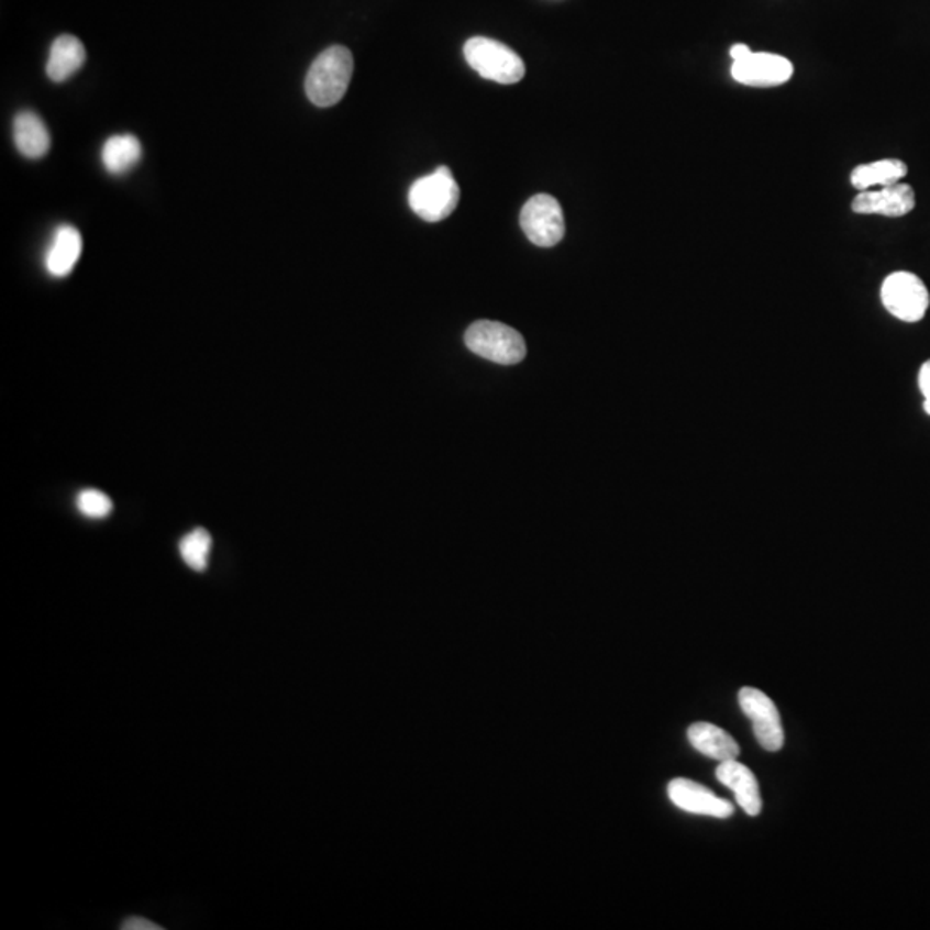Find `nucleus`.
Returning a JSON list of instances; mask_svg holds the SVG:
<instances>
[{"instance_id": "1", "label": "nucleus", "mask_w": 930, "mask_h": 930, "mask_svg": "<svg viewBox=\"0 0 930 930\" xmlns=\"http://www.w3.org/2000/svg\"><path fill=\"white\" fill-rule=\"evenodd\" d=\"M354 75V56L343 45L322 51L310 64L306 76V93L318 108H331L345 97Z\"/></svg>"}, {"instance_id": "2", "label": "nucleus", "mask_w": 930, "mask_h": 930, "mask_svg": "<svg viewBox=\"0 0 930 930\" xmlns=\"http://www.w3.org/2000/svg\"><path fill=\"white\" fill-rule=\"evenodd\" d=\"M464 56L470 68L486 80L513 85L524 78V60L509 45L494 38L474 36L465 42Z\"/></svg>"}, {"instance_id": "3", "label": "nucleus", "mask_w": 930, "mask_h": 930, "mask_svg": "<svg viewBox=\"0 0 930 930\" xmlns=\"http://www.w3.org/2000/svg\"><path fill=\"white\" fill-rule=\"evenodd\" d=\"M458 200L461 188L445 166L418 179L409 191L410 209L428 223H438L449 218L457 209Z\"/></svg>"}, {"instance_id": "4", "label": "nucleus", "mask_w": 930, "mask_h": 930, "mask_svg": "<svg viewBox=\"0 0 930 930\" xmlns=\"http://www.w3.org/2000/svg\"><path fill=\"white\" fill-rule=\"evenodd\" d=\"M465 345L486 361L516 366L525 357V342L513 328L497 321H477L465 331Z\"/></svg>"}, {"instance_id": "5", "label": "nucleus", "mask_w": 930, "mask_h": 930, "mask_svg": "<svg viewBox=\"0 0 930 930\" xmlns=\"http://www.w3.org/2000/svg\"><path fill=\"white\" fill-rule=\"evenodd\" d=\"M881 300L887 312L903 322L922 321L930 306L926 283L908 270H898L884 279Z\"/></svg>"}, {"instance_id": "6", "label": "nucleus", "mask_w": 930, "mask_h": 930, "mask_svg": "<svg viewBox=\"0 0 930 930\" xmlns=\"http://www.w3.org/2000/svg\"><path fill=\"white\" fill-rule=\"evenodd\" d=\"M521 228L538 247H555L565 235L564 212L555 197L540 193L522 207Z\"/></svg>"}, {"instance_id": "7", "label": "nucleus", "mask_w": 930, "mask_h": 930, "mask_svg": "<svg viewBox=\"0 0 930 930\" xmlns=\"http://www.w3.org/2000/svg\"><path fill=\"white\" fill-rule=\"evenodd\" d=\"M791 60L771 52H750L743 59L732 60V80L746 87H780L791 80Z\"/></svg>"}, {"instance_id": "8", "label": "nucleus", "mask_w": 930, "mask_h": 930, "mask_svg": "<svg viewBox=\"0 0 930 930\" xmlns=\"http://www.w3.org/2000/svg\"><path fill=\"white\" fill-rule=\"evenodd\" d=\"M738 700L741 710L752 720L753 732L760 746L767 752H779L784 746V729L774 701L755 688L741 689Z\"/></svg>"}, {"instance_id": "9", "label": "nucleus", "mask_w": 930, "mask_h": 930, "mask_svg": "<svg viewBox=\"0 0 930 930\" xmlns=\"http://www.w3.org/2000/svg\"><path fill=\"white\" fill-rule=\"evenodd\" d=\"M917 203L914 188L907 184H895L878 190L860 191L851 202V211L862 215H884L903 218L910 214Z\"/></svg>"}, {"instance_id": "10", "label": "nucleus", "mask_w": 930, "mask_h": 930, "mask_svg": "<svg viewBox=\"0 0 930 930\" xmlns=\"http://www.w3.org/2000/svg\"><path fill=\"white\" fill-rule=\"evenodd\" d=\"M667 795L672 804L680 810L695 816L729 819L734 813V807L728 799L713 795L708 787L689 779H674L668 783Z\"/></svg>"}, {"instance_id": "11", "label": "nucleus", "mask_w": 930, "mask_h": 930, "mask_svg": "<svg viewBox=\"0 0 930 930\" xmlns=\"http://www.w3.org/2000/svg\"><path fill=\"white\" fill-rule=\"evenodd\" d=\"M717 779L729 787L735 795V801L746 811L748 816L756 817L762 811V796H760L759 780L746 765L738 760L720 762L716 771Z\"/></svg>"}, {"instance_id": "12", "label": "nucleus", "mask_w": 930, "mask_h": 930, "mask_svg": "<svg viewBox=\"0 0 930 930\" xmlns=\"http://www.w3.org/2000/svg\"><path fill=\"white\" fill-rule=\"evenodd\" d=\"M84 251V240L80 231L69 224L57 228L52 239L51 247L45 255V267L54 278L71 275Z\"/></svg>"}, {"instance_id": "13", "label": "nucleus", "mask_w": 930, "mask_h": 930, "mask_svg": "<svg viewBox=\"0 0 930 930\" xmlns=\"http://www.w3.org/2000/svg\"><path fill=\"white\" fill-rule=\"evenodd\" d=\"M85 60H87V51H85L84 42L75 35L64 33L52 42L45 71L52 81L63 84L76 71H80Z\"/></svg>"}, {"instance_id": "14", "label": "nucleus", "mask_w": 930, "mask_h": 930, "mask_svg": "<svg viewBox=\"0 0 930 930\" xmlns=\"http://www.w3.org/2000/svg\"><path fill=\"white\" fill-rule=\"evenodd\" d=\"M12 139L18 152L29 159H42L51 151V133L41 115L21 111L12 123Z\"/></svg>"}, {"instance_id": "15", "label": "nucleus", "mask_w": 930, "mask_h": 930, "mask_svg": "<svg viewBox=\"0 0 930 930\" xmlns=\"http://www.w3.org/2000/svg\"><path fill=\"white\" fill-rule=\"evenodd\" d=\"M688 740L696 752L717 762L735 760L740 755V744L735 743L729 732L717 728L713 723L696 722L688 729Z\"/></svg>"}, {"instance_id": "16", "label": "nucleus", "mask_w": 930, "mask_h": 930, "mask_svg": "<svg viewBox=\"0 0 930 930\" xmlns=\"http://www.w3.org/2000/svg\"><path fill=\"white\" fill-rule=\"evenodd\" d=\"M908 175V166L899 159H881L860 164L850 173V184L859 191L899 184Z\"/></svg>"}, {"instance_id": "17", "label": "nucleus", "mask_w": 930, "mask_h": 930, "mask_svg": "<svg viewBox=\"0 0 930 930\" xmlns=\"http://www.w3.org/2000/svg\"><path fill=\"white\" fill-rule=\"evenodd\" d=\"M142 154V144L135 135H114L103 144L102 164L111 175H124L140 163Z\"/></svg>"}, {"instance_id": "18", "label": "nucleus", "mask_w": 930, "mask_h": 930, "mask_svg": "<svg viewBox=\"0 0 930 930\" xmlns=\"http://www.w3.org/2000/svg\"><path fill=\"white\" fill-rule=\"evenodd\" d=\"M211 549L212 536L203 528L193 529L179 541V555L184 558L185 564L196 573L206 571L207 565H209V557H211Z\"/></svg>"}, {"instance_id": "19", "label": "nucleus", "mask_w": 930, "mask_h": 930, "mask_svg": "<svg viewBox=\"0 0 930 930\" xmlns=\"http://www.w3.org/2000/svg\"><path fill=\"white\" fill-rule=\"evenodd\" d=\"M76 507L88 519H106L114 509V503L99 489H84L76 498Z\"/></svg>"}, {"instance_id": "20", "label": "nucleus", "mask_w": 930, "mask_h": 930, "mask_svg": "<svg viewBox=\"0 0 930 930\" xmlns=\"http://www.w3.org/2000/svg\"><path fill=\"white\" fill-rule=\"evenodd\" d=\"M919 386L920 391H922L923 397H926L923 409H926V412L930 416V361H927L926 364L920 367Z\"/></svg>"}, {"instance_id": "21", "label": "nucleus", "mask_w": 930, "mask_h": 930, "mask_svg": "<svg viewBox=\"0 0 930 930\" xmlns=\"http://www.w3.org/2000/svg\"><path fill=\"white\" fill-rule=\"evenodd\" d=\"M121 929L124 930H160L163 927L157 926V923L151 922V920L145 919H130L121 926Z\"/></svg>"}, {"instance_id": "22", "label": "nucleus", "mask_w": 930, "mask_h": 930, "mask_svg": "<svg viewBox=\"0 0 930 930\" xmlns=\"http://www.w3.org/2000/svg\"><path fill=\"white\" fill-rule=\"evenodd\" d=\"M750 52H752V48L748 47L746 44H734L731 51H729V56H731L732 60L743 59Z\"/></svg>"}]
</instances>
